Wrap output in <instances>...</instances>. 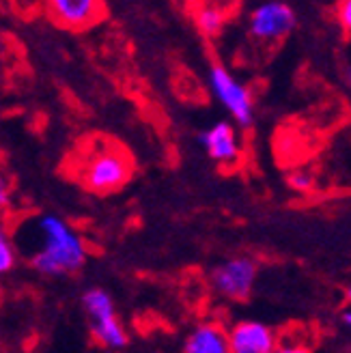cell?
Instances as JSON below:
<instances>
[{
  "label": "cell",
  "mask_w": 351,
  "mask_h": 353,
  "mask_svg": "<svg viewBox=\"0 0 351 353\" xmlns=\"http://www.w3.org/2000/svg\"><path fill=\"white\" fill-rule=\"evenodd\" d=\"M199 145L218 164H235L241 155L239 136L231 123L226 121H218L216 125L201 132Z\"/></svg>",
  "instance_id": "cell-9"
},
{
  "label": "cell",
  "mask_w": 351,
  "mask_h": 353,
  "mask_svg": "<svg viewBox=\"0 0 351 353\" xmlns=\"http://www.w3.org/2000/svg\"><path fill=\"white\" fill-rule=\"evenodd\" d=\"M257 274H259V268L252 259L235 256V259L220 263L218 268H214L209 280H212V289L218 295L233 299V302H243V299L250 297L254 289Z\"/></svg>",
  "instance_id": "cell-6"
},
{
  "label": "cell",
  "mask_w": 351,
  "mask_h": 353,
  "mask_svg": "<svg viewBox=\"0 0 351 353\" xmlns=\"http://www.w3.org/2000/svg\"><path fill=\"white\" fill-rule=\"evenodd\" d=\"M5 54H7V41L3 34H0V72H3V67H5Z\"/></svg>",
  "instance_id": "cell-17"
},
{
  "label": "cell",
  "mask_w": 351,
  "mask_h": 353,
  "mask_svg": "<svg viewBox=\"0 0 351 353\" xmlns=\"http://www.w3.org/2000/svg\"><path fill=\"white\" fill-rule=\"evenodd\" d=\"M272 353H312V351L302 343H283V345H276Z\"/></svg>",
  "instance_id": "cell-16"
},
{
  "label": "cell",
  "mask_w": 351,
  "mask_h": 353,
  "mask_svg": "<svg viewBox=\"0 0 351 353\" xmlns=\"http://www.w3.org/2000/svg\"><path fill=\"white\" fill-rule=\"evenodd\" d=\"M297 15L283 0H268L248 17V32L261 43H278L295 30Z\"/></svg>",
  "instance_id": "cell-5"
},
{
  "label": "cell",
  "mask_w": 351,
  "mask_h": 353,
  "mask_svg": "<svg viewBox=\"0 0 351 353\" xmlns=\"http://www.w3.org/2000/svg\"><path fill=\"white\" fill-rule=\"evenodd\" d=\"M43 7L57 26L74 32L93 28L106 15L103 0H43Z\"/></svg>",
  "instance_id": "cell-7"
},
{
  "label": "cell",
  "mask_w": 351,
  "mask_h": 353,
  "mask_svg": "<svg viewBox=\"0 0 351 353\" xmlns=\"http://www.w3.org/2000/svg\"><path fill=\"white\" fill-rule=\"evenodd\" d=\"M207 84L212 95L220 101V105L231 114V119L239 128L252 125L257 108L248 84L237 80L224 65H212L207 76Z\"/></svg>",
  "instance_id": "cell-4"
},
{
  "label": "cell",
  "mask_w": 351,
  "mask_h": 353,
  "mask_svg": "<svg viewBox=\"0 0 351 353\" xmlns=\"http://www.w3.org/2000/svg\"><path fill=\"white\" fill-rule=\"evenodd\" d=\"M183 353H231L226 330L216 321L199 323L185 336Z\"/></svg>",
  "instance_id": "cell-10"
},
{
  "label": "cell",
  "mask_w": 351,
  "mask_h": 353,
  "mask_svg": "<svg viewBox=\"0 0 351 353\" xmlns=\"http://www.w3.org/2000/svg\"><path fill=\"white\" fill-rule=\"evenodd\" d=\"M194 24L205 37H218L226 26V13L216 5H203L194 13Z\"/></svg>",
  "instance_id": "cell-11"
},
{
  "label": "cell",
  "mask_w": 351,
  "mask_h": 353,
  "mask_svg": "<svg viewBox=\"0 0 351 353\" xmlns=\"http://www.w3.org/2000/svg\"><path fill=\"white\" fill-rule=\"evenodd\" d=\"M132 160L119 145L97 140L80 155L76 164L78 181L95 194H112L132 179Z\"/></svg>",
  "instance_id": "cell-2"
},
{
  "label": "cell",
  "mask_w": 351,
  "mask_h": 353,
  "mask_svg": "<svg viewBox=\"0 0 351 353\" xmlns=\"http://www.w3.org/2000/svg\"><path fill=\"white\" fill-rule=\"evenodd\" d=\"M229 349L231 353H272L278 345L276 332L257 319H241L229 332Z\"/></svg>",
  "instance_id": "cell-8"
},
{
  "label": "cell",
  "mask_w": 351,
  "mask_h": 353,
  "mask_svg": "<svg viewBox=\"0 0 351 353\" xmlns=\"http://www.w3.org/2000/svg\"><path fill=\"white\" fill-rule=\"evenodd\" d=\"M13 243L28 256L30 268L46 278L76 274L86 263L84 239L57 214H39L24 222Z\"/></svg>",
  "instance_id": "cell-1"
},
{
  "label": "cell",
  "mask_w": 351,
  "mask_h": 353,
  "mask_svg": "<svg viewBox=\"0 0 351 353\" xmlns=\"http://www.w3.org/2000/svg\"><path fill=\"white\" fill-rule=\"evenodd\" d=\"M17 263V248L7 233L5 226H0V276L9 274Z\"/></svg>",
  "instance_id": "cell-12"
},
{
  "label": "cell",
  "mask_w": 351,
  "mask_h": 353,
  "mask_svg": "<svg viewBox=\"0 0 351 353\" xmlns=\"http://www.w3.org/2000/svg\"><path fill=\"white\" fill-rule=\"evenodd\" d=\"M39 3V0H15V5H34Z\"/></svg>",
  "instance_id": "cell-19"
},
{
  "label": "cell",
  "mask_w": 351,
  "mask_h": 353,
  "mask_svg": "<svg viewBox=\"0 0 351 353\" xmlns=\"http://www.w3.org/2000/svg\"><path fill=\"white\" fill-rule=\"evenodd\" d=\"M11 205V183L7 179V174L0 170V209H5Z\"/></svg>",
  "instance_id": "cell-15"
},
{
  "label": "cell",
  "mask_w": 351,
  "mask_h": 353,
  "mask_svg": "<svg viewBox=\"0 0 351 353\" xmlns=\"http://www.w3.org/2000/svg\"><path fill=\"white\" fill-rule=\"evenodd\" d=\"M337 17H339V24L343 28L345 34L351 32V0H341L339 9H337Z\"/></svg>",
  "instance_id": "cell-14"
},
{
  "label": "cell",
  "mask_w": 351,
  "mask_h": 353,
  "mask_svg": "<svg viewBox=\"0 0 351 353\" xmlns=\"http://www.w3.org/2000/svg\"><path fill=\"white\" fill-rule=\"evenodd\" d=\"M82 308H84L86 316H89L93 339L103 349L121 351L128 347V343H130L128 330L119 319V314L114 310V302L106 289L93 287L89 291H84Z\"/></svg>",
  "instance_id": "cell-3"
},
{
  "label": "cell",
  "mask_w": 351,
  "mask_h": 353,
  "mask_svg": "<svg viewBox=\"0 0 351 353\" xmlns=\"http://www.w3.org/2000/svg\"><path fill=\"white\" fill-rule=\"evenodd\" d=\"M341 321H343V325H351V312L349 310H343V314H341Z\"/></svg>",
  "instance_id": "cell-18"
},
{
  "label": "cell",
  "mask_w": 351,
  "mask_h": 353,
  "mask_svg": "<svg viewBox=\"0 0 351 353\" xmlns=\"http://www.w3.org/2000/svg\"><path fill=\"white\" fill-rule=\"evenodd\" d=\"M289 188L297 194H312L317 190V179H314V172L306 168H297L289 174Z\"/></svg>",
  "instance_id": "cell-13"
}]
</instances>
